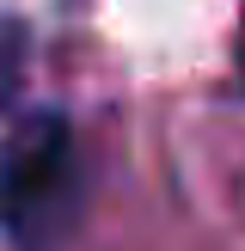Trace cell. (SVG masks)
Segmentation results:
<instances>
[{"mask_svg": "<svg viewBox=\"0 0 245 251\" xmlns=\"http://www.w3.org/2000/svg\"><path fill=\"white\" fill-rule=\"evenodd\" d=\"M239 92H245V19H239Z\"/></svg>", "mask_w": 245, "mask_h": 251, "instance_id": "cell-3", "label": "cell"}, {"mask_svg": "<svg viewBox=\"0 0 245 251\" xmlns=\"http://www.w3.org/2000/svg\"><path fill=\"white\" fill-rule=\"evenodd\" d=\"M86 208V166L68 110H24L0 135V239L12 251H61Z\"/></svg>", "mask_w": 245, "mask_h": 251, "instance_id": "cell-1", "label": "cell"}, {"mask_svg": "<svg viewBox=\"0 0 245 251\" xmlns=\"http://www.w3.org/2000/svg\"><path fill=\"white\" fill-rule=\"evenodd\" d=\"M24 68H31V31H24V19H6L0 12V117L19 104Z\"/></svg>", "mask_w": 245, "mask_h": 251, "instance_id": "cell-2", "label": "cell"}]
</instances>
